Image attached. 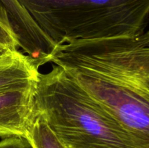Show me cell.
Segmentation results:
<instances>
[{
	"label": "cell",
	"mask_w": 149,
	"mask_h": 148,
	"mask_svg": "<svg viewBox=\"0 0 149 148\" xmlns=\"http://www.w3.org/2000/svg\"><path fill=\"white\" fill-rule=\"evenodd\" d=\"M60 68L133 139L149 148V59L114 40L77 42L61 53Z\"/></svg>",
	"instance_id": "obj_1"
},
{
	"label": "cell",
	"mask_w": 149,
	"mask_h": 148,
	"mask_svg": "<svg viewBox=\"0 0 149 148\" xmlns=\"http://www.w3.org/2000/svg\"><path fill=\"white\" fill-rule=\"evenodd\" d=\"M35 103L64 148H138L116 119L57 65L39 73Z\"/></svg>",
	"instance_id": "obj_2"
},
{
	"label": "cell",
	"mask_w": 149,
	"mask_h": 148,
	"mask_svg": "<svg viewBox=\"0 0 149 148\" xmlns=\"http://www.w3.org/2000/svg\"><path fill=\"white\" fill-rule=\"evenodd\" d=\"M57 46L143 33L149 0H18Z\"/></svg>",
	"instance_id": "obj_3"
},
{
	"label": "cell",
	"mask_w": 149,
	"mask_h": 148,
	"mask_svg": "<svg viewBox=\"0 0 149 148\" xmlns=\"http://www.w3.org/2000/svg\"><path fill=\"white\" fill-rule=\"evenodd\" d=\"M36 83L0 92V137L27 138L37 115Z\"/></svg>",
	"instance_id": "obj_4"
},
{
	"label": "cell",
	"mask_w": 149,
	"mask_h": 148,
	"mask_svg": "<svg viewBox=\"0 0 149 148\" xmlns=\"http://www.w3.org/2000/svg\"><path fill=\"white\" fill-rule=\"evenodd\" d=\"M18 39L19 47L39 66L49 62L57 46L42 31L18 0H0Z\"/></svg>",
	"instance_id": "obj_5"
},
{
	"label": "cell",
	"mask_w": 149,
	"mask_h": 148,
	"mask_svg": "<svg viewBox=\"0 0 149 148\" xmlns=\"http://www.w3.org/2000/svg\"><path fill=\"white\" fill-rule=\"evenodd\" d=\"M38 64L19 50L9 51L0 59V92L37 81Z\"/></svg>",
	"instance_id": "obj_6"
},
{
	"label": "cell",
	"mask_w": 149,
	"mask_h": 148,
	"mask_svg": "<svg viewBox=\"0 0 149 148\" xmlns=\"http://www.w3.org/2000/svg\"><path fill=\"white\" fill-rule=\"evenodd\" d=\"M26 139L32 148H64L43 118L38 113Z\"/></svg>",
	"instance_id": "obj_7"
},
{
	"label": "cell",
	"mask_w": 149,
	"mask_h": 148,
	"mask_svg": "<svg viewBox=\"0 0 149 148\" xmlns=\"http://www.w3.org/2000/svg\"><path fill=\"white\" fill-rule=\"evenodd\" d=\"M0 47L9 51L18 50L19 43L7 11L0 6Z\"/></svg>",
	"instance_id": "obj_8"
},
{
	"label": "cell",
	"mask_w": 149,
	"mask_h": 148,
	"mask_svg": "<svg viewBox=\"0 0 149 148\" xmlns=\"http://www.w3.org/2000/svg\"><path fill=\"white\" fill-rule=\"evenodd\" d=\"M0 148H32L25 138L13 136L4 138L0 142Z\"/></svg>",
	"instance_id": "obj_9"
},
{
	"label": "cell",
	"mask_w": 149,
	"mask_h": 148,
	"mask_svg": "<svg viewBox=\"0 0 149 148\" xmlns=\"http://www.w3.org/2000/svg\"><path fill=\"white\" fill-rule=\"evenodd\" d=\"M7 52H9V50H7V49H3V48L0 47V59H1Z\"/></svg>",
	"instance_id": "obj_10"
}]
</instances>
